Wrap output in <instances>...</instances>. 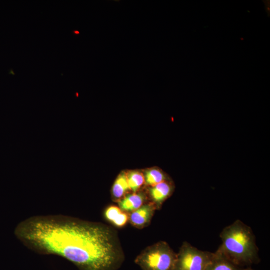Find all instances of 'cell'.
<instances>
[{"label": "cell", "instance_id": "cell-3", "mask_svg": "<svg viewBox=\"0 0 270 270\" xmlns=\"http://www.w3.org/2000/svg\"><path fill=\"white\" fill-rule=\"evenodd\" d=\"M176 257L166 242L160 241L144 249L134 262L142 270H172Z\"/></svg>", "mask_w": 270, "mask_h": 270}, {"label": "cell", "instance_id": "cell-5", "mask_svg": "<svg viewBox=\"0 0 270 270\" xmlns=\"http://www.w3.org/2000/svg\"><path fill=\"white\" fill-rule=\"evenodd\" d=\"M174 189V186L171 179L150 186L149 196L156 210L160 209L164 202L170 196Z\"/></svg>", "mask_w": 270, "mask_h": 270}, {"label": "cell", "instance_id": "cell-13", "mask_svg": "<svg viewBox=\"0 0 270 270\" xmlns=\"http://www.w3.org/2000/svg\"><path fill=\"white\" fill-rule=\"evenodd\" d=\"M72 33L76 35H78L80 34V32L78 30H73L72 31Z\"/></svg>", "mask_w": 270, "mask_h": 270}, {"label": "cell", "instance_id": "cell-8", "mask_svg": "<svg viewBox=\"0 0 270 270\" xmlns=\"http://www.w3.org/2000/svg\"><path fill=\"white\" fill-rule=\"evenodd\" d=\"M230 260L218 250L214 252L213 256L204 270H244Z\"/></svg>", "mask_w": 270, "mask_h": 270}, {"label": "cell", "instance_id": "cell-4", "mask_svg": "<svg viewBox=\"0 0 270 270\" xmlns=\"http://www.w3.org/2000/svg\"><path fill=\"white\" fill-rule=\"evenodd\" d=\"M214 252L200 250L184 242L176 253L172 270H204Z\"/></svg>", "mask_w": 270, "mask_h": 270}, {"label": "cell", "instance_id": "cell-11", "mask_svg": "<svg viewBox=\"0 0 270 270\" xmlns=\"http://www.w3.org/2000/svg\"><path fill=\"white\" fill-rule=\"evenodd\" d=\"M144 182L150 186H155L162 182L170 180L168 176L161 169L154 167L145 171Z\"/></svg>", "mask_w": 270, "mask_h": 270}, {"label": "cell", "instance_id": "cell-10", "mask_svg": "<svg viewBox=\"0 0 270 270\" xmlns=\"http://www.w3.org/2000/svg\"><path fill=\"white\" fill-rule=\"evenodd\" d=\"M126 172H121L116 179L112 188L114 199L118 202L124 197L130 190Z\"/></svg>", "mask_w": 270, "mask_h": 270}, {"label": "cell", "instance_id": "cell-14", "mask_svg": "<svg viewBox=\"0 0 270 270\" xmlns=\"http://www.w3.org/2000/svg\"><path fill=\"white\" fill-rule=\"evenodd\" d=\"M244 270H252L250 268H244Z\"/></svg>", "mask_w": 270, "mask_h": 270}, {"label": "cell", "instance_id": "cell-9", "mask_svg": "<svg viewBox=\"0 0 270 270\" xmlns=\"http://www.w3.org/2000/svg\"><path fill=\"white\" fill-rule=\"evenodd\" d=\"M104 216L108 222L118 228L124 226L129 219V216L126 212L114 205L108 206L105 210Z\"/></svg>", "mask_w": 270, "mask_h": 270}, {"label": "cell", "instance_id": "cell-6", "mask_svg": "<svg viewBox=\"0 0 270 270\" xmlns=\"http://www.w3.org/2000/svg\"><path fill=\"white\" fill-rule=\"evenodd\" d=\"M156 208L150 202L144 204L137 210L132 212L129 216L132 224L138 228H144L150 223Z\"/></svg>", "mask_w": 270, "mask_h": 270}, {"label": "cell", "instance_id": "cell-7", "mask_svg": "<svg viewBox=\"0 0 270 270\" xmlns=\"http://www.w3.org/2000/svg\"><path fill=\"white\" fill-rule=\"evenodd\" d=\"M146 196L142 192H134L126 195L118 202L119 208L124 212H132L141 206L146 201Z\"/></svg>", "mask_w": 270, "mask_h": 270}, {"label": "cell", "instance_id": "cell-2", "mask_svg": "<svg viewBox=\"0 0 270 270\" xmlns=\"http://www.w3.org/2000/svg\"><path fill=\"white\" fill-rule=\"evenodd\" d=\"M218 252L238 266H248L258 260V248L252 229L237 220L222 230Z\"/></svg>", "mask_w": 270, "mask_h": 270}, {"label": "cell", "instance_id": "cell-1", "mask_svg": "<svg viewBox=\"0 0 270 270\" xmlns=\"http://www.w3.org/2000/svg\"><path fill=\"white\" fill-rule=\"evenodd\" d=\"M27 248L56 254L80 270H117L124 256L116 231L106 224L64 215L35 216L14 230Z\"/></svg>", "mask_w": 270, "mask_h": 270}, {"label": "cell", "instance_id": "cell-12", "mask_svg": "<svg viewBox=\"0 0 270 270\" xmlns=\"http://www.w3.org/2000/svg\"><path fill=\"white\" fill-rule=\"evenodd\" d=\"M126 176L130 190L134 193L136 192L144 183L143 173L138 170H130L126 172Z\"/></svg>", "mask_w": 270, "mask_h": 270}]
</instances>
